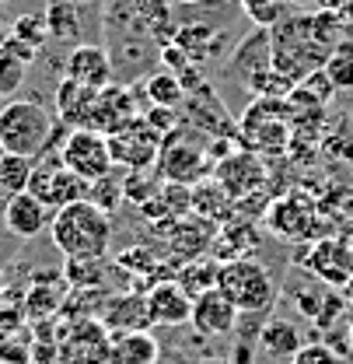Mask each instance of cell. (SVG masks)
Returning <instances> with one entry per match:
<instances>
[{
	"mask_svg": "<svg viewBox=\"0 0 353 364\" xmlns=\"http://www.w3.org/2000/svg\"><path fill=\"white\" fill-rule=\"evenodd\" d=\"M53 245L63 252L67 263H94L105 259L109 245H112V214H105L102 207H94L91 200L67 203L53 214L49 225Z\"/></svg>",
	"mask_w": 353,
	"mask_h": 364,
	"instance_id": "obj_1",
	"label": "cell"
},
{
	"mask_svg": "<svg viewBox=\"0 0 353 364\" xmlns=\"http://www.w3.org/2000/svg\"><path fill=\"white\" fill-rule=\"evenodd\" d=\"M60 123L36 98H11L0 105V151L43 158L53 151Z\"/></svg>",
	"mask_w": 353,
	"mask_h": 364,
	"instance_id": "obj_2",
	"label": "cell"
},
{
	"mask_svg": "<svg viewBox=\"0 0 353 364\" xmlns=\"http://www.w3.org/2000/svg\"><path fill=\"white\" fill-rule=\"evenodd\" d=\"M217 287L238 305L241 316H266L276 305V280L259 259L252 256H238V259H224L217 273Z\"/></svg>",
	"mask_w": 353,
	"mask_h": 364,
	"instance_id": "obj_3",
	"label": "cell"
},
{
	"mask_svg": "<svg viewBox=\"0 0 353 364\" xmlns=\"http://www.w3.org/2000/svg\"><path fill=\"white\" fill-rule=\"evenodd\" d=\"M238 134L245 151H263V154H280L290 140V123H287V112H283V102L280 98H256L252 109L241 116L238 123Z\"/></svg>",
	"mask_w": 353,
	"mask_h": 364,
	"instance_id": "obj_4",
	"label": "cell"
},
{
	"mask_svg": "<svg viewBox=\"0 0 353 364\" xmlns=\"http://www.w3.org/2000/svg\"><path fill=\"white\" fill-rule=\"evenodd\" d=\"M60 161L88 182L105 179V176H112V168H116L109 136L91 130V127H70V130H67L63 144H60Z\"/></svg>",
	"mask_w": 353,
	"mask_h": 364,
	"instance_id": "obj_5",
	"label": "cell"
},
{
	"mask_svg": "<svg viewBox=\"0 0 353 364\" xmlns=\"http://www.w3.org/2000/svg\"><path fill=\"white\" fill-rule=\"evenodd\" d=\"M88 189H91V182L81 179L77 172H70V168L60 161V154H43V158H36L28 193L39 196L53 214H56L60 207H67V203L88 200Z\"/></svg>",
	"mask_w": 353,
	"mask_h": 364,
	"instance_id": "obj_6",
	"label": "cell"
},
{
	"mask_svg": "<svg viewBox=\"0 0 353 364\" xmlns=\"http://www.w3.org/2000/svg\"><path fill=\"white\" fill-rule=\"evenodd\" d=\"M158 172L165 182L175 186H196L210 172V158L203 147L189 144L185 136H178L175 130L161 140V154H158Z\"/></svg>",
	"mask_w": 353,
	"mask_h": 364,
	"instance_id": "obj_7",
	"label": "cell"
},
{
	"mask_svg": "<svg viewBox=\"0 0 353 364\" xmlns=\"http://www.w3.org/2000/svg\"><path fill=\"white\" fill-rule=\"evenodd\" d=\"M161 140L165 136L158 134L143 116H136L133 123H126L123 130H116V134L109 136V147H112L116 165H126L130 172H136V168H147L151 161H158Z\"/></svg>",
	"mask_w": 353,
	"mask_h": 364,
	"instance_id": "obj_8",
	"label": "cell"
},
{
	"mask_svg": "<svg viewBox=\"0 0 353 364\" xmlns=\"http://www.w3.org/2000/svg\"><path fill=\"white\" fill-rule=\"evenodd\" d=\"M214 182L221 186L231 200H249L252 193H259V186L266 182L263 161L256 158V151H231L227 158L217 161L214 168Z\"/></svg>",
	"mask_w": 353,
	"mask_h": 364,
	"instance_id": "obj_9",
	"label": "cell"
},
{
	"mask_svg": "<svg viewBox=\"0 0 353 364\" xmlns=\"http://www.w3.org/2000/svg\"><path fill=\"white\" fill-rule=\"evenodd\" d=\"M49 225H53V210L28 189L4 196V228L11 238H21V242L39 238L43 231H49Z\"/></svg>",
	"mask_w": 353,
	"mask_h": 364,
	"instance_id": "obj_10",
	"label": "cell"
},
{
	"mask_svg": "<svg viewBox=\"0 0 353 364\" xmlns=\"http://www.w3.org/2000/svg\"><path fill=\"white\" fill-rule=\"evenodd\" d=\"M63 77H70V81H77V85H85L91 91H102L112 85L116 63H112L109 49H102L94 43H81L70 49V56L63 63Z\"/></svg>",
	"mask_w": 353,
	"mask_h": 364,
	"instance_id": "obj_11",
	"label": "cell"
},
{
	"mask_svg": "<svg viewBox=\"0 0 353 364\" xmlns=\"http://www.w3.org/2000/svg\"><path fill=\"white\" fill-rule=\"evenodd\" d=\"M238 305L224 294L221 287H210V291H203L200 298H192V329L200 333V336H227V333H234V326H238Z\"/></svg>",
	"mask_w": 353,
	"mask_h": 364,
	"instance_id": "obj_12",
	"label": "cell"
},
{
	"mask_svg": "<svg viewBox=\"0 0 353 364\" xmlns=\"http://www.w3.org/2000/svg\"><path fill=\"white\" fill-rule=\"evenodd\" d=\"M140 112L133 105V91L123 88V85H109L94 95V105H91V116H88V127L98 130V134L112 136L116 130H123L126 123H133Z\"/></svg>",
	"mask_w": 353,
	"mask_h": 364,
	"instance_id": "obj_13",
	"label": "cell"
},
{
	"mask_svg": "<svg viewBox=\"0 0 353 364\" xmlns=\"http://www.w3.org/2000/svg\"><path fill=\"white\" fill-rule=\"evenodd\" d=\"M143 298H147L151 326H182V322H189V316H192V298L185 294V287L178 284L175 277L158 280Z\"/></svg>",
	"mask_w": 353,
	"mask_h": 364,
	"instance_id": "obj_14",
	"label": "cell"
},
{
	"mask_svg": "<svg viewBox=\"0 0 353 364\" xmlns=\"http://www.w3.org/2000/svg\"><path fill=\"white\" fill-rule=\"evenodd\" d=\"M311 225H315V207H311L308 196H301V193L283 196V200L273 203V210H269V228H273L276 235L290 238V242L315 235Z\"/></svg>",
	"mask_w": 353,
	"mask_h": 364,
	"instance_id": "obj_15",
	"label": "cell"
},
{
	"mask_svg": "<svg viewBox=\"0 0 353 364\" xmlns=\"http://www.w3.org/2000/svg\"><path fill=\"white\" fill-rule=\"evenodd\" d=\"M116 364H158V340L147 329H119L109 333Z\"/></svg>",
	"mask_w": 353,
	"mask_h": 364,
	"instance_id": "obj_16",
	"label": "cell"
},
{
	"mask_svg": "<svg viewBox=\"0 0 353 364\" xmlns=\"http://www.w3.org/2000/svg\"><path fill=\"white\" fill-rule=\"evenodd\" d=\"M94 95L98 91L85 88L70 77H63V85L56 88V112L67 127H88V116H91V105H94Z\"/></svg>",
	"mask_w": 353,
	"mask_h": 364,
	"instance_id": "obj_17",
	"label": "cell"
},
{
	"mask_svg": "<svg viewBox=\"0 0 353 364\" xmlns=\"http://www.w3.org/2000/svg\"><path fill=\"white\" fill-rule=\"evenodd\" d=\"M259 350L266 358H294L301 350V336H298V326L287 322V318H269L263 329H259Z\"/></svg>",
	"mask_w": 353,
	"mask_h": 364,
	"instance_id": "obj_18",
	"label": "cell"
},
{
	"mask_svg": "<svg viewBox=\"0 0 353 364\" xmlns=\"http://www.w3.org/2000/svg\"><path fill=\"white\" fill-rule=\"evenodd\" d=\"M43 14L53 39H60V43H77L81 39V4L77 0H45Z\"/></svg>",
	"mask_w": 353,
	"mask_h": 364,
	"instance_id": "obj_19",
	"label": "cell"
},
{
	"mask_svg": "<svg viewBox=\"0 0 353 364\" xmlns=\"http://www.w3.org/2000/svg\"><path fill=\"white\" fill-rule=\"evenodd\" d=\"M147 322H151V316H147V298H140V294L112 301V312H105V326L112 333H119V329H143Z\"/></svg>",
	"mask_w": 353,
	"mask_h": 364,
	"instance_id": "obj_20",
	"label": "cell"
},
{
	"mask_svg": "<svg viewBox=\"0 0 353 364\" xmlns=\"http://www.w3.org/2000/svg\"><path fill=\"white\" fill-rule=\"evenodd\" d=\"M32 168H36V158L0 151V193H4V196L25 193L28 182H32Z\"/></svg>",
	"mask_w": 353,
	"mask_h": 364,
	"instance_id": "obj_21",
	"label": "cell"
},
{
	"mask_svg": "<svg viewBox=\"0 0 353 364\" xmlns=\"http://www.w3.org/2000/svg\"><path fill=\"white\" fill-rule=\"evenodd\" d=\"M143 95L151 98V105H168L178 109L185 102V88L172 70H158V74H147L143 77Z\"/></svg>",
	"mask_w": 353,
	"mask_h": 364,
	"instance_id": "obj_22",
	"label": "cell"
},
{
	"mask_svg": "<svg viewBox=\"0 0 353 364\" xmlns=\"http://www.w3.org/2000/svg\"><path fill=\"white\" fill-rule=\"evenodd\" d=\"M217 273H221V263H207V259H196V263L182 267L175 280L182 284V287H185V294H189V298H200L203 291L217 287Z\"/></svg>",
	"mask_w": 353,
	"mask_h": 364,
	"instance_id": "obj_23",
	"label": "cell"
},
{
	"mask_svg": "<svg viewBox=\"0 0 353 364\" xmlns=\"http://www.w3.org/2000/svg\"><path fill=\"white\" fill-rule=\"evenodd\" d=\"M11 39H18V43H25V46H32V49L43 53V46L53 39V36H49V25H45V14L28 11V14L14 18V25H11Z\"/></svg>",
	"mask_w": 353,
	"mask_h": 364,
	"instance_id": "obj_24",
	"label": "cell"
},
{
	"mask_svg": "<svg viewBox=\"0 0 353 364\" xmlns=\"http://www.w3.org/2000/svg\"><path fill=\"white\" fill-rule=\"evenodd\" d=\"M245 14H249V21L256 25V28H276L283 18H287V0H234Z\"/></svg>",
	"mask_w": 353,
	"mask_h": 364,
	"instance_id": "obj_25",
	"label": "cell"
},
{
	"mask_svg": "<svg viewBox=\"0 0 353 364\" xmlns=\"http://www.w3.org/2000/svg\"><path fill=\"white\" fill-rule=\"evenodd\" d=\"M322 70L329 74V81H332L336 91H350L353 88V43L336 46V49L329 53V60H325Z\"/></svg>",
	"mask_w": 353,
	"mask_h": 364,
	"instance_id": "obj_26",
	"label": "cell"
},
{
	"mask_svg": "<svg viewBox=\"0 0 353 364\" xmlns=\"http://www.w3.org/2000/svg\"><path fill=\"white\" fill-rule=\"evenodd\" d=\"M25 77H28V63L21 56H14L7 46H0V98L18 95V88L25 85Z\"/></svg>",
	"mask_w": 353,
	"mask_h": 364,
	"instance_id": "obj_27",
	"label": "cell"
},
{
	"mask_svg": "<svg viewBox=\"0 0 353 364\" xmlns=\"http://www.w3.org/2000/svg\"><path fill=\"white\" fill-rule=\"evenodd\" d=\"M119 196H123V186L112 179V176H105V179L91 182V189H88V200L94 203V207H102L105 214H112V210H116Z\"/></svg>",
	"mask_w": 353,
	"mask_h": 364,
	"instance_id": "obj_28",
	"label": "cell"
},
{
	"mask_svg": "<svg viewBox=\"0 0 353 364\" xmlns=\"http://www.w3.org/2000/svg\"><path fill=\"white\" fill-rule=\"evenodd\" d=\"M290 364H343V358L332 350V347H325V343H308V347H301Z\"/></svg>",
	"mask_w": 353,
	"mask_h": 364,
	"instance_id": "obj_29",
	"label": "cell"
},
{
	"mask_svg": "<svg viewBox=\"0 0 353 364\" xmlns=\"http://www.w3.org/2000/svg\"><path fill=\"white\" fill-rule=\"evenodd\" d=\"M336 14H340V21H343V28H347V25H350V28H353V0H347V4H343V7L336 11Z\"/></svg>",
	"mask_w": 353,
	"mask_h": 364,
	"instance_id": "obj_30",
	"label": "cell"
},
{
	"mask_svg": "<svg viewBox=\"0 0 353 364\" xmlns=\"http://www.w3.org/2000/svg\"><path fill=\"white\" fill-rule=\"evenodd\" d=\"M315 4H318V11H332V14H336L347 0H315Z\"/></svg>",
	"mask_w": 353,
	"mask_h": 364,
	"instance_id": "obj_31",
	"label": "cell"
},
{
	"mask_svg": "<svg viewBox=\"0 0 353 364\" xmlns=\"http://www.w3.org/2000/svg\"><path fill=\"white\" fill-rule=\"evenodd\" d=\"M287 4H290V7H311L315 0H287Z\"/></svg>",
	"mask_w": 353,
	"mask_h": 364,
	"instance_id": "obj_32",
	"label": "cell"
},
{
	"mask_svg": "<svg viewBox=\"0 0 353 364\" xmlns=\"http://www.w3.org/2000/svg\"><path fill=\"white\" fill-rule=\"evenodd\" d=\"M178 4H185V7H196V4H207V0H178Z\"/></svg>",
	"mask_w": 353,
	"mask_h": 364,
	"instance_id": "obj_33",
	"label": "cell"
},
{
	"mask_svg": "<svg viewBox=\"0 0 353 364\" xmlns=\"http://www.w3.org/2000/svg\"><path fill=\"white\" fill-rule=\"evenodd\" d=\"M4 294H7V287H4V270H0V301H4Z\"/></svg>",
	"mask_w": 353,
	"mask_h": 364,
	"instance_id": "obj_34",
	"label": "cell"
},
{
	"mask_svg": "<svg viewBox=\"0 0 353 364\" xmlns=\"http://www.w3.org/2000/svg\"><path fill=\"white\" fill-rule=\"evenodd\" d=\"M77 4H88V0H77Z\"/></svg>",
	"mask_w": 353,
	"mask_h": 364,
	"instance_id": "obj_35",
	"label": "cell"
},
{
	"mask_svg": "<svg viewBox=\"0 0 353 364\" xmlns=\"http://www.w3.org/2000/svg\"><path fill=\"white\" fill-rule=\"evenodd\" d=\"M0 4H4V0H0Z\"/></svg>",
	"mask_w": 353,
	"mask_h": 364,
	"instance_id": "obj_36",
	"label": "cell"
}]
</instances>
